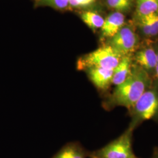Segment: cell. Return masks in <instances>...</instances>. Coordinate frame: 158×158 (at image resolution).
I'll list each match as a JSON object with an SVG mask.
<instances>
[{
	"label": "cell",
	"instance_id": "cell-3",
	"mask_svg": "<svg viewBox=\"0 0 158 158\" xmlns=\"http://www.w3.org/2000/svg\"><path fill=\"white\" fill-rule=\"evenodd\" d=\"M123 57L111 46L107 44L81 57L77 62V68L85 70L93 68L114 70Z\"/></svg>",
	"mask_w": 158,
	"mask_h": 158
},
{
	"label": "cell",
	"instance_id": "cell-7",
	"mask_svg": "<svg viewBox=\"0 0 158 158\" xmlns=\"http://www.w3.org/2000/svg\"><path fill=\"white\" fill-rule=\"evenodd\" d=\"M91 82L98 89L106 90L112 84L114 70L93 68L86 70Z\"/></svg>",
	"mask_w": 158,
	"mask_h": 158
},
{
	"label": "cell",
	"instance_id": "cell-13",
	"mask_svg": "<svg viewBox=\"0 0 158 158\" xmlns=\"http://www.w3.org/2000/svg\"><path fill=\"white\" fill-rule=\"evenodd\" d=\"M108 6L121 13L130 11L133 6L132 0H106Z\"/></svg>",
	"mask_w": 158,
	"mask_h": 158
},
{
	"label": "cell",
	"instance_id": "cell-10",
	"mask_svg": "<svg viewBox=\"0 0 158 158\" xmlns=\"http://www.w3.org/2000/svg\"><path fill=\"white\" fill-rule=\"evenodd\" d=\"M136 9L138 17L158 13V0H137Z\"/></svg>",
	"mask_w": 158,
	"mask_h": 158
},
{
	"label": "cell",
	"instance_id": "cell-2",
	"mask_svg": "<svg viewBox=\"0 0 158 158\" xmlns=\"http://www.w3.org/2000/svg\"><path fill=\"white\" fill-rule=\"evenodd\" d=\"M133 121L130 127L158 115V80L153 81L131 110Z\"/></svg>",
	"mask_w": 158,
	"mask_h": 158
},
{
	"label": "cell",
	"instance_id": "cell-16",
	"mask_svg": "<svg viewBox=\"0 0 158 158\" xmlns=\"http://www.w3.org/2000/svg\"><path fill=\"white\" fill-rule=\"evenodd\" d=\"M95 0H69V6L72 8H81L89 6Z\"/></svg>",
	"mask_w": 158,
	"mask_h": 158
},
{
	"label": "cell",
	"instance_id": "cell-5",
	"mask_svg": "<svg viewBox=\"0 0 158 158\" xmlns=\"http://www.w3.org/2000/svg\"><path fill=\"white\" fill-rule=\"evenodd\" d=\"M108 44L123 56H132L137 51L139 40L132 28L130 26L124 25L110 39Z\"/></svg>",
	"mask_w": 158,
	"mask_h": 158
},
{
	"label": "cell",
	"instance_id": "cell-11",
	"mask_svg": "<svg viewBox=\"0 0 158 158\" xmlns=\"http://www.w3.org/2000/svg\"><path fill=\"white\" fill-rule=\"evenodd\" d=\"M53 158H85V153L80 146L71 143L63 147Z\"/></svg>",
	"mask_w": 158,
	"mask_h": 158
},
{
	"label": "cell",
	"instance_id": "cell-15",
	"mask_svg": "<svg viewBox=\"0 0 158 158\" xmlns=\"http://www.w3.org/2000/svg\"><path fill=\"white\" fill-rule=\"evenodd\" d=\"M147 16L151 27V36H155L158 34V13L148 15Z\"/></svg>",
	"mask_w": 158,
	"mask_h": 158
},
{
	"label": "cell",
	"instance_id": "cell-18",
	"mask_svg": "<svg viewBox=\"0 0 158 158\" xmlns=\"http://www.w3.org/2000/svg\"><path fill=\"white\" fill-rule=\"evenodd\" d=\"M153 158H158V149L157 151H155V152L154 153V155H153Z\"/></svg>",
	"mask_w": 158,
	"mask_h": 158
},
{
	"label": "cell",
	"instance_id": "cell-4",
	"mask_svg": "<svg viewBox=\"0 0 158 158\" xmlns=\"http://www.w3.org/2000/svg\"><path fill=\"white\" fill-rule=\"evenodd\" d=\"M133 129L130 127L117 139L91 155V158H131L134 156L132 149Z\"/></svg>",
	"mask_w": 158,
	"mask_h": 158
},
{
	"label": "cell",
	"instance_id": "cell-1",
	"mask_svg": "<svg viewBox=\"0 0 158 158\" xmlns=\"http://www.w3.org/2000/svg\"><path fill=\"white\" fill-rule=\"evenodd\" d=\"M152 82L150 74L133 63L130 75L123 83L115 86L108 105L112 107H124L131 111Z\"/></svg>",
	"mask_w": 158,
	"mask_h": 158
},
{
	"label": "cell",
	"instance_id": "cell-12",
	"mask_svg": "<svg viewBox=\"0 0 158 158\" xmlns=\"http://www.w3.org/2000/svg\"><path fill=\"white\" fill-rule=\"evenodd\" d=\"M81 18L83 21L91 29L102 28L104 19L100 14L93 11H85L82 13Z\"/></svg>",
	"mask_w": 158,
	"mask_h": 158
},
{
	"label": "cell",
	"instance_id": "cell-14",
	"mask_svg": "<svg viewBox=\"0 0 158 158\" xmlns=\"http://www.w3.org/2000/svg\"><path fill=\"white\" fill-rule=\"evenodd\" d=\"M42 4L57 10H65L69 6V0H39Z\"/></svg>",
	"mask_w": 158,
	"mask_h": 158
},
{
	"label": "cell",
	"instance_id": "cell-8",
	"mask_svg": "<svg viewBox=\"0 0 158 158\" xmlns=\"http://www.w3.org/2000/svg\"><path fill=\"white\" fill-rule=\"evenodd\" d=\"M125 23V16L123 13L114 12L105 19L102 26V36L104 38H111L121 28Z\"/></svg>",
	"mask_w": 158,
	"mask_h": 158
},
{
	"label": "cell",
	"instance_id": "cell-9",
	"mask_svg": "<svg viewBox=\"0 0 158 158\" xmlns=\"http://www.w3.org/2000/svg\"><path fill=\"white\" fill-rule=\"evenodd\" d=\"M132 64V56L123 57L118 65L114 69L112 85L117 86L123 83L130 75Z\"/></svg>",
	"mask_w": 158,
	"mask_h": 158
},
{
	"label": "cell",
	"instance_id": "cell-17",
	"mask_svg": "<svg viewBox=\"0 0 158 158\" xmlns=\"http://www.w3.org/2000/svg\"><path fill=\"white\" fill-rule=\"evenodd\" d=\"M155 50H156V55H157V63H156V68H155V76L156 77V79L158 80V45L156 46V48H155Z\"/></svg>",
	"mask_w": 158,
	"mask_h": 158
},
{
	"label": "cell",
	"instance_id": "cell-6",
	"mask_svg": "<svg viewBox=\"0 0 158 158\" xmlns=\"http://www.w3.org/2000/svg\"><path fill=\"white\" fill-rule=\"evenodd\" d=\"M135 64L139 66L148 73L154 72L157 63V55L154 48L147 46L136 51L132 57Z\"/></svg>",
	"mask_w": 158,
	"mask_h": 158
}]
</instances>
